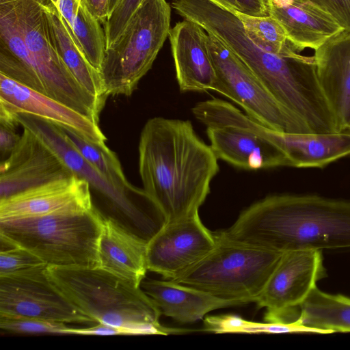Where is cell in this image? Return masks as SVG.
<instances>
[{
    "mask_svg": "<svg viewBox=\"0 0 350 350\" xmlns=\"http://www.w3.org/2000/svg\"><path fill=\"white\" fill-rule=\"evenodd\" d=\"M140 287L154 301L161 314L182 323L202 319L214 310L245 304L240 301L219 298L169 280L144 278Z\"/></svg>",
    "mask_w": 350,
    "mask_h": 350,
    "instance_id": "22",
    "label": "cell"
},
{
    "mask_svg": "<svg viewBox=\"0 0 350 350\" xmlns=\"http://www.w3.org/2000/svg\"><path fill=\"white\" fill-rule=\"evenodd\" d=\"M219 330L222 333L245 334H280L291 332H312L307 327L292 323H257L246 321L240 317L232 314L222 315L218 321Z\"/></svg>",
    "mask_w": 350,
    "mask_h": 350,
    "instance_id": "28",
    "label": "cell"
},
{
    "mask_svg": "<svg viewBox=\"0 0 350 350\" xmlns=\"http://www.w3.org/2000/svg\"><path fill=\"white\" fill-rule=\"evenodd\" d=\"M215 234L213 250L171 281L219 298L256 302L282 254L229 240L221 231Z\"/></svg>",
    "mask_w": 350,
    "mask_h": 350,
    "instance_id": "7",
    "label": "cell"
},
{
    "mask_svg": "<svg viewBox=\"0 0 350 350\" xmlns=\"http://www.w3.org/2000/svg\"><path fill=\"white\" fill-rule=\"evenodd\" d=\"M102 215L92 210L0 221L1 244L23 247L48 266L98 265Z\"/></svg>",
    "mask_w": 350,
    "mask_h": 350,
    "instance_id": "6",
    "label": "cell"
},
{
    "mask_svg": "<svg viewBox=\"0 0 350 350\" xmlns=\"http://www.w3.org/2000/svg\"><path fill=\"white\" fill-rule=\"evenodd\" d=\"M101 22L81 3L68 27L88 62L100 72L106 50L104 29Z\"/></svg>",
    "mask_w": 350,
    "mask_h": 350,
    "instance_id": "26",
    "label": "cell"
},
{
    "mask_svg": "<svg viewBox=\"0 0 350 350\" xmlns=\"http://www.w3.org/2000/svg\"><path fill=\"white\" fill-rule=\"evenodd\" d=\"M47 265L0 276V315L62 323H95L67 299L46 274Z\"/></svg>",
    "mask_w": 350,
    "mask_h": 350,
    "instance_id": "10",
    "label": "cell"
},
{
    "mask_svg": "<svg viewBox=\"0 0 350 350\" xmlns=\"http://www.w3.org/2000/svg\"><path fill=\"white\" fill-rule=\"evenodd\" d=\"M269 15L282 26L293 48L317 49L345 30L329 14L309 0H266Z\"/></svg>",
    "mask_w": 350,
    "mask_h": 350,
    "instance_id": "20",
    "label": "cell"
},
{
    "mask_svg": "<svg viewBox=\"0 0 350 350\" xmlns=\"http://www.w3.org/2000/svg\"><path fill=\"white\" fill-rule=\"evenodd\" d=\"M236 15L241 22L247 36L265 51L282 55L295 50L288 42L282 26L270 15L253 16L241 12Z\"/></svg>",
    "mask_w": 350,
    "mask_h": 350,
    "instance_id": "27",
    "label": "cell"
},
{
    "mask_svg": "<svg viewBox=\"0 0 350 350\" xmlns=\"http://www.w3.org/2000/svg\"><path fill=\"white\" fill-rule=\"evenodd\" d=\"M216 243L215 232L202 224L199 213L167 221L148 243V270L174 280L208 254Z\"/></svg>",
    "mask_w": 350,
    "mask_h": 350,
    "instance_id": "12",
    "label": "cell"
},
{
    "mask_svg": "<svg viewBox=\"0 0 350 350\" xmlns=\"http://www.w3.org/2000/svg\"><path fill=\"white\" fill-rule=\"evenodd\" d=\"M320 85L339 132H350V31L343 30L314 50Z\"/></svg>",
    "mask_w": 350,
    "mask_h": 350,
    "instance_id": "17",
    "label": "cell"
},
{
    "mask_svg": "<svg viewBox=\"0 0 350 350\" xmlns=\"http://www.w3.org/2000/svg\"><path fill=\"white\" fill-rule=\"evenodd\" d=\"M143 0H120L104 23L106 48L120 36Z\"/></svg>",
    "mask_w": 350,
    "mask_h": 350,
    "instance_id": "31",
    "label": "cell"
},
{
    "mask_svg": "<svg viewBox=\"0 0 350 350\" xmlns=\"http://www.w3.org/2000/svg\"><path fill=\"white\" fill-rule=\"evenodd\" d=\"M21 136L16 133L15 126L0 124V153L2 160L13 151Z\"/></svg>",
    "mask_w": 350,
    "mask_h": 350,
    "instance_id": "34",
    "label": "cell"
},
{
    "mask_svg": "<svg viewBox=\"0 0 350 350\" xmlns=\"http://www.w3.org/2000/svg\"><path fill=\"white\" fill-rule=\"evenodd\" d=\"M72 175L59 157L29 129L0 165V199Z\"/></svg>",
    "mask_w": 350,
    "mask_h": 350,
    "instance_id": "14",
    "label": "cell"
},
{
    "mask_svg": "<svg viewBox=\"0 0 350 350\" xmlns=\"http://www.w3.org/2000/svg\"><path fill=\"white\" fill-rule=\"evenodd\" d=\"M57 289L95 323L132 327L147 335L174 332L161 325V313L140 286L98 267L48 266Z\"/></svg>",
    "mask_w": 350,
    "mask_h": 350,
    "instance_id": "4",
    "label": "cell"
},
{
    "mask_svg": "<svg viewBox=\"0 0 350 350\" xmlns=\"http://www.w3.org/2000/svg\"><path fill=\"white\" fill-rule=\"evenodd\" d=\"M65 323L41 319L0 315V329L5 332L26 334H68Z\"/></svg>",
    "mask_w": 350,
    "mask_h": 350,
    "instance_id": "29",
    "label": "cell"
},
{
    "mask_svg": "<svg viewBox=\"0 0 350 350\" xmlns=\"http://www.w3.org/2000/svg\"><path fill=\"white\" fill-rule=\"evenodd\" d=\"M0 14V73L49 96L99 124L105 102L77 82L59 55L44 0H3Z\"/></svg>",
    "mask_w": 350,
    "mask_h": 350,
    "instance_id": "3",
    "label": "cell"
},
{
    "mask_svg": "<svg viewBox=\"0 0 350 350\" xmlns=\"http://www.w3.org/2000/svg\"><path fill=\"white\" fill-rule=\"evenodd\" d=\"M206 44L216 75L213 91L241 106L247 116L269 129L310 133L271 96L249 67L214 35L207 33Z\"/></svg>",
    "mask_w": 350,
    "mask_h": 350,
    "instance_id": "9",
    "label": "cell"
},
{
    "mask_svg": "<svg viewBox=\"0 0 350 350\" xmlns=\"http://www.w3.org/2000/svg\"><path fill=\"white\" fill-rule=\"evenodd\" d=\"M321 251L282 253L256 303L266 309L265 321L291 323L296 308L317 282L326 277Z\"/></svg>",
    "mask_w": 350,
    "mask_h": 350,
    "instance_id": "11",
    "label": "cell"
},
{
    "mask_svg": "<svg viewBox=\"0 0 350 350\" xmlns=\"http://www.w3.org/2000/svg\"><path fill=\"white\" fill-rule=\"evenodd\" d=\"M20 125L36 134L59 157L72 174L85 180L103 204L100 214L110 217L149 241L167 219L144 190L120 188L91 165L67 139L61 127L27 113L16 114Z\"/></svg>",
    "mask_w": 350,
    "mask_h": 350,
    "instance_id": "5",
    "label": "cell"
},
{
    "mask_svg": "<svg viewBox=\"0 0 350 350\" xmlns=\"http://www.w3.org/2000/svg\"><path fill=\"white\" fill-rule=\"evenodd\" d=\"M60 127L68 142L82 157L107 180L122 189L136 188L128 181L118 157L106 144L91 142L71 129Z\"/></svg>",
    "mask_w": 350,
    "mask_h": 350,
    "instance_id": "25",
    "label": "cell"
},
{
    "mask_svg": "<svg viewBox=\"0 0 350 350\" xmlns=\"http://www.w3.org/2000/svg\"><path fill=\"white\" fill-rule=\"evenodd\" d=\"M94 207L88 183L72 174L0 199V221L81 213Z\"/></svg>",
    "mask_w": 350,
    "mask_h": 350,
    "instance_id": "13",
    "label": "cell"
},
{
    "mask_svg": "<svg viewBox=\"0 0 350 350\" xmlns=\"http://www.w3.org/2000/svg\"><path fill=\"white\" fill-rule=\"evenodd\" d=\"M85 5L104 24L109 15V0H85Z\"/></svg>",
    "mask_w": 350,
    "mask_h": 350,
    "instance_id": "36",
    "label": "cell"
},
{
    "mask_svg": "<svg viewBox=\"0 0 350 350\" xmlns=\"http://www.w3.org/2000/svg\"><path fill=\"white\" fill-rule=\"evenodd\" d=\"M80 3L85 4V0H79Z\"/></svg>",
    "mask_w": 350,
    "mask_h": 350,
    "instance_id": "39",
    "label": "cell"
},
{
    "mask_svg": "<svg viewBox=\"0 0 350 350\" xmlns=\"http://www.w3.org/2000/svg\"><path fill=\"white\" fill-rule=\"evenodd\" d=\"M68 334L76 335H147L146 333L139 329L111 325L100 323L87 328L70 327Z\"/></svg>",
    "mask_w": 350,
    "mask_h": 350,
    "instance_id": "33",
    "label": "cell"
},
{
    "mask_svg": "<svg viewBox=\"0 0 350 350\" xmlns=\"http://www.w3.org/2000/svg\"><path fill=\"white\" fill-rule=\"evenodd\" d=\"M206 36L198 23L185 18L170 30L168 38L181 92L213 90L216 75Z\"/></svg>",
    "mask_w": 350,
    "mask_h": 350,
    "instance_id": "16",
    "label": "cell"
},
{
    "mask_svg": "<svg viewBox=\"0 0 350 350\" xmlns=\"http://www.w3.org/2000/svg\"><path fill=\"white\" fill-rule=\"evenodd\" d=\"M166 0H143L118 39L106 48L100 74L105 94L131 96L169 36Z\"/></svg>",
    "mask_w": 350,
    "mask_h": 350,
    "instance_id": "8",
    "label": "cell"
},
{
    "mask_svg": "<svg viewBox=\"0 0 350 350\" xmlns=\"http://www.w3.org/2000/svg\"><path fill=\"white\" fill-rule=\"evenodd\" d=\"M258 132L284 152L293 167L323 168L350 157V132L293 133L264 126Z\"/></svg>",
    "mask_w": 350,
    "mask_h": 350,
    "instance_id": "21",
    "label": "cell"
},
{
    "mask_svg": "<svg viewBox=\"0 0 350 350\" xmlns=\"http://www.w3.org/2000/svg\"><path fill=\"white\" fill-rule=\"evenodd\" d=\"M220 7L237 14L240 12L239 6L236 0H209Z\"/></svg>",
    "mask_w": 350,
    "mask_h": 350,
    "instance_id": "37",
    "label": "cell"
},
{
    "mask_svg": "<svg viewBox=\"0 0 350 350\" xmlns=\"http://www.w3.org/2000/svg\"><path fill=\"white\" fill-rule=\"evenodd\" d=\"M148 243L114 219L102 215L97 267L140 286L148 271Z\"/></svg>",
    "mask_w": 350,
    "mask_h": 350,
    "instance_id": "19",
    "label": "cell"
},
{
    "mask_svg": "<svg viewBox=\"0 0 350 350\" xmlns=\"http://www.w3.org/2000/svg\"><path fill=\"white\" fill-rule=\"evenodd\" d=\"M50 32L56 50L73 77L90 94L105 102V94L100 72L88 62L55 5L44 0Z\"/></svg>",
    "mask_w": 350,
    "mask_h": 350,
    "instance_id": "23",
    "label": "cell"
},
{
    "mask_svg": "<svg viewBox=\"0 0 350 350\" xmlns=\"http://www.w3.org/2000/svg\"><path fill=\"white\" fill-rule=\"evenodd\" d=\"M350 31V0H309Z\"/></svg>",
    "mask_w": 350,
    "mask_h": 350,
    "instance_id": "32",
    "label": "cell"
},
{
    "mask_svg": "<svg viewBox=\"0 0 350 350\" xmlns=\"http://www.w3.org/2000/svg\"><path fill=\"white\" fill-rule=\"evenodd\" d=\"M210 146L218 159L241 169L291 167L284 152L264 136L244 127H206Z\"/></svg>",
    "mask_w": 350,
    "mask_h": 350,
    "instance_id": "18",
    "label": "cell"
},
{
    "mask_svg": "<svg viewBox=\"0 0 350 350\" xmlns=\"http://www.w3.org/2000/svg\"><path fill=\"white\" fill-rule=\"evenodd\" d=\"M293 323L314 333L350 332V298L316 286L296 308Z\"/></svg>",
    "mask_w": 350,
    "mask_h": 350,
    "instance_id": "24",
    "label": "cell"
},
{
    "mask_svg": "<svg viewBox=\"0 0 350 350\" xmlns=\"http://www.w3.org/2000/svg\"><path fill=\"white\" fill-rule=\"evenodd\" d=\"M119 1L120 0H109V14L111 12V11L117 5Z\"/></svg>",
    "mask_w": 350,
    "mask_h": 350,
    "instance_id": "38",
    "label": "cell"
},
{
    "mask_svg": "<svg viewBox=\"0 0 350 350\" xmlns=\"http://www.w3.org/2000/svg\"><path fill=\"white\" fill-rule=\"evenodd\" d=\"M240 12L253 16H269L266 0H236Z\"/></svg>",
    "mask_w": 350,
    "mask_h": 350,
    "instance_id": "35",
    "label": "cell"
},
{
    "mask_svg": "<svg viewBox=\"0 0 350 350\" xmlns=\"http://www.w3.org/2000/svg\"><path fill=\"white\" fill-rule=\"evenodd\" d=\"M0 105L14 113H27L76 132L100 145L107 138L99 124L64 104L0 73Z\"/></svg>",
    "mask_w": 350,
    "mask_h": 350,
    "instance_id": "15",
    "label": "cell"
},
{
    "mask_svg": "<svg viewBox=\"0 0 350 350\" xmlns=\"http://www.w3.org/2000/svg\"><path fill=\"white\" fill-rule=\"evenodd\" d=\"M226 239L279 253L350 247V201L273 195L244 210Z\"/></svg>",
    "mask_w": 350,
    "mask_h": 350,
    "instance_id": "2",
    "label": "cell"
},
{
    "mask_svg": "<svg viewBox=\"0 0 350 350\" xmlns=\"http://www.w3.org/2000/svg\"><path fill=\"white\" fill-rule=\"evenodd\" d=\"M46 265L40 258L23 247L14 246L0 251V276L19 273Z\"/></svg>",
    "mask_w": 350,
    "mask_h": 350,
    "instance_id": "30",
    "label": "cell"
},
{
    "mask_svg": "<svg viewBox=\"0 0 350 350\" xmlns=\"http://www.w3.org/2000/svg\"><path fill=\"white\" fill-rule=\"evenodd\" d=\"M139 173L146 194L172 221L198 213L219 172L218 158L189 120L154 117L139 137Z\"/></svg>",
    "mask_w": 350,
    "mask_h": 350,
    "instance_id": "1",
    "label": "cell"
}]
</instances>
